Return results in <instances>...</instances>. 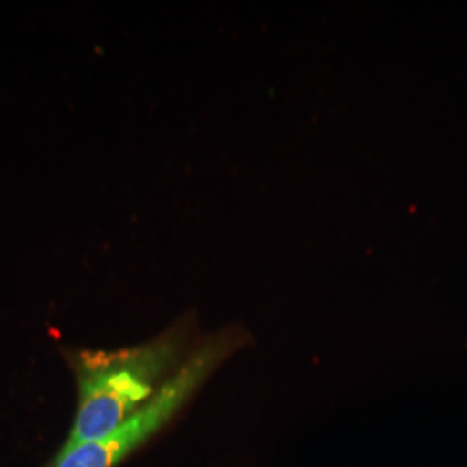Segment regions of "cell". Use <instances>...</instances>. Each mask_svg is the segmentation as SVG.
Wrapping results in <instances>:
<instances>
[{"instance_id":"2","label":"cell","mask_w":467,"mask_h":467,"mask_svg":"<svg viewBox=\"0 0 467 467\" xmlns=\"http://www.w3.org/2000/svg\"><path fill=\"white\" fill-rule=\"evenodd\" d=\"M229 339L217 337L189 355L158 393L115 431L56 455L52 467H117L173 418L229 353Z\"/></svg>"},{"instance_id":"1","label":"cell","mask_w":467,"mask_h":467,"mask_svg":"<svg viewBox=\"0 0 467 467\" xmlns=\"http://www.w3.org/2000/svg\"><path fill=\"white\" fill-rule=\"evenodd\" d=\"M184 347V333L175 327L130 348L71 351L67 360L78 388V405L57 455L99 440L134 416L181 368Z\"/></svg>"}]
</instances>
